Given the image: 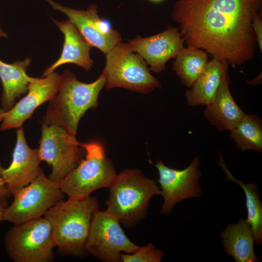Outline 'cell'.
I'll list each match as a JSON object with an SVG mask.
<instances>
[{"label": "cell", "instance_id": "obj_21", "mask_svg": "<svg viewBox=\"0 0 262 262\" xmlns=\"http://www.w3.org/2000/svg\"><path fill=\"white\" fill-rule=\"evenodd\" d=\"M206 51L190 47H184L175 58L173 68L182 84L191 87L207 66L209 60Z\"/></svg>", "mask_w": 262, "mask_h": 262}, {"label": "cell", "instance_id": "obj_25", "mask_svg": "<svg viewBox=\"0 0 262 262\" xmlns=\"http://www.w3.org/2000/svg\"><path fill=\"white\" fill-rule=\"evenodd\" d=\"M261 14H255L252 18L251 26L255 35L257 44L259 49L262 50V20Z\"/></svg>", "mask_w": 262, "mask_h": 262}, {"label": "cell", "instance_id": "obj_4", "mask_svg": "<svg viewBox=\"0 0 262 262\" xmlns=\"http://www.w3.org/2000/svg\"><path fill=\"white\" fill-rule=\"evenodd\" d=\"M109 188L107 209L126 228L142 220L151 197L161 194L156 182L137 169H125L116 174Z\"/></svg>", "mask_w": 262, "mask_h": 262}, {"label": "cell", "instance_id": "obj_20", "mask_svg": "<svg viewBox=\"0 0 262 262\" xmlns=\"http://www.w3.org/2000/svg\"><path fill=\"white\" fill-rule=\"evenodd\" d=\"M220 235L224 251L236 262L259 261L254 253L251 228L246 220L240 218L237 223L228 225Z\"/></svg>", "mask_w": 262, "mask_h": 262}, {"label": "cell", "instance_id": "obj_11", "mask_svg": "<svg viewBox=\"0 0 262 262\" xmlns=\"http://www.w3.org/2000/svg\"><path fill=\"white\" fill-rule=\"evenodd\" d=\"M159 172L158 182L164 203L161 212L168 214L180 201L201 196L199 186L201 173L198 156L195 157L188 167L178 170L165 165L160 160L155 164Z\"/></svg>", "mask_w": 262, "mask_h": 262}, {"label": "cell", "instance_id": "obj_6", "mask_svg": "<svg viewBox=\"0 0 262 262\" xmlns=\"http://www.w3.org/2000/svg\"><path fill=\"white\" fill-rule=\"evenodd\" d=\"M103 71L107 88H123L147 94L162 86L149 71L144 60L131 49L128 43L121 41L106 54Z\"/></svg>", "mask_w": 262, "mask_h": 262}, {"label": "cell", "instance_id": "obj_26", "mask_svg": "<svg viewBox=\"0 0 262 262\" xmlns=\"http://www.w3.org/2000/svg\"><path fill=\"white\" fill-rule=\"evenodd\" d=\"M11 195L8 191L6 185L0 176V201H6V199Z\"/></svg>", "mask_w": 262, "mask_h": 262}, {"label": "cell", "instance_id": "obj_23", "mask_svg": "<svg viewBox=\"0 0 262 262\" xmlns=\"http://www.w3.org/2000/svg\"><path fill=\"white\" fill-rule=\"evenodd\" d=\"M230 136L237 148L243 151H262V122L254 115L245 114L230 131Z\"/></svg>", "mask_w": 262, "mask_h": 262}, {"label": "cell", "instance_id": "obj_16", "mask_svg": "<svg viewBox=\"0 0 262 262\" xmlns=\"http://www.w3.org/2000/svg\"><path fill=\"white\" fill-rule=\"evenodd\" d=\"M52 19L63 34L64 41L60 57L46 68L43 76L52 73L59 66L67 64H74L89 71L93 67L94 64L90 55L92 47L68 19L65 21Z\"/></svg>", "mask_w": 262, "mask_h": 262}, {"label": "cell", "instance_id": "obj_1", "mask_svg": "<svg viewBox=\"0 0 262 262\" xmlns=\"http://www.w3.org/2000/svg\"><path fill=\"white\" fill-rule=\"evenodd\" d=\"M262 7V0H179L171 16L187 47L235 67L253 59L257 41L252 21Z\"/></svg>", "mask_w": 262, "mask_h": 262}, {"label": "cell", "instance_id": "obj_14", "mask_svg": "<svg viewBox=\"0 0 262 262\" xmlns=\"http://www.w3.org/2000/svg\"><path fill=\"white\" fill-rule=\"evenodd\" d=\"M128 43L132 50L139 55L155 73L163 71L166 63L175 58L184 47V41L179 28L171 26L152 36H137Z\"/></svg>", "mask_w": 262, "mask_h": 262}, {"label": "cell", "instance_id": "obj_18", "mask_svg": "<svg viewBox=\"0 0 262 262\" xmlns=\"http://www.w3.org/2000/svg\"><path fill=\"white\" fill-rule=\"evenodd\" d=\"M31 62L30 58L12 63H7L0 59V79L2 85L1 103L6 111L11 109L16 98L27 93L31 77L27 69Z\"/></svg>", "mask_w": 262, "mask_h": 262}, {"label": "cell", "instance_id": "obj_13", "mask_svg": "<svg viewBox=\"0 0 262 262\" xmlns=\"http://www.w3.org/2000/svg\"><path fill=\"white\" fill-rule=\"evenodd\" d=\"M61 82V75L53 72L41 78H31L27 94L6 111L0 130L22 127L40 105L49 101L56 94Z\"/></svg>", "mask_w": 262, "mask_h": 262}, {"label": "cell", "instance_id": "obj_24", "mask_svg": "<svg viewBox=\"0 0 262 262\" xmlns=\"http://www.w3.org/2000/svg\"><path fill=\"white\" fill-rule=\"evenodd\" d=\"M164 254L161 249H156L149 243L142 247H139L131 253L121 254V262H160Z\"/></svg>", "mask_w": 262, "mask_h": 262}, {"label": "cell", "instance_id": "obj_30", "mask_svg": "<svg viewBox=\"0 0 262 262\" xmlns=\"http://www.w3.org/2000/svg\"><path fill=\"white\" fill-rule=\"evenodd\" d=\"M149 1L154 3H159L163 2L164 0H148Z\"/></svg>", "mask_w": 262, "mask_h": 262}, {"label": "cell", "instance_id": "obj_5", "mask_svg": "<svg viewBox=\"0 0 262 262\" xmlns=\"http://www.w3.org/2000/svg\"><path fill=\"white\" fill-rule=\"evenodd\" d=\"M85 158L63 179L60 188L68 197H87L94 191L109 188L116 175L103 146L98 142L81 143Z\"/></svg>", "mask_w": 262, "mask_h": 262}, {"label": "cell", "instance_id": "obj_28", "mask_svg": "<svg viewBox=\"0 0 262 262\" xmlns=\"http://www.w3.org/2000/svg\"><path fill=\"white\" fill-rule=\"evenodd\" d=\"M6 111L2 108H0V121H1L4 116Z\"/></svg>", "mask_w": 262, "mask_h": 262}, {"label": "cell", "instance_id": "obj_2", "mask_svg": "<svg viewBox=\"0 0 262 262\" xmlns=\"http://www.w3.org/2000/svg\"><path fill=\"white\" fill-rule=\"evenodd\" d=\"M98 199L90 196L62 199L44 216L49 221L54 247L63 255L84 257L85 244L94 213L98 209Z\"/></svg>", "mask_w": 262, "mask_h": 262}, {"label": "cell", "instance_id": "obj_29", "mask_svg": "<svg viewBox=\"0 0 262 262\" xmlns=\"http://www.w3.org/2000/svg\"><path fill=\"white\" fill-rule=\"evenodd\" d=\"M7 36L8 35L0 27V37L6 38L7 37Z\"/></svg>", "mask_w": 262, "mask_h": 262}, {"label": "cell", "instance_id": "obj_3", "mask_svg": "<svg viewBox=\"0 0 262 262\" xmlns=\"http://www.w3.org/2000/svg\"><path fill=\"white\" fill-rule=\"evenodd\" d=\"M105 83L103 72L94 82L85 83L65 69L61 74L57 93L49 101L42 123L61 126L76 136L81 117L88 110L98 107V95Z\"/></svg>", "mask_w": 262, "mask_h": 262}, {"label": "cell", "instance_id": "obj_12", "mask_svg": "<svg viewBox=\"0 0 262 262\" xmlns=\"http://www.w3.org/2000/svg\"><path fill=\"white\" fill-rule=\"evenodd\" d=\"M45 0L54 10L65 14L86 41L104 54L121 42L120 33L99 17L96 5L91 4L86 10H82L64 6L53 0Z\"/></svg>", "mask_w": 262, "mask_h": 262}, {"label": "cell", "instance_id": "obj_8", "mask_svg": "<svg viewBox=\"0 0 262 262\" xmlns=\"http://www.w3.org/2000/svg\"><path fill=\"white\" fill-rule=\"evenodd\" d=\"M64 194L59 184L41 169L34 180L13 195L12 203L5 208L3 220L16 225L41 217L63 199Z\"/></svg>", "mask_w": 262, "mask_h": 262}, {"label": "cell", "instance_id": "obj_10", "mask_svg": "<svg viewBox=\"0 0 262 262\" xmlns=\"http://www.w3.org/2000/svg\"><path fill=\"white\" fill-rule=\"evenodd\" d=\"M38 148L41 161L51 166L49 178L60 184L80 161L82 147L76 136L55 124L42 123Z\"/></svg>", "mask_w": 262, "mask_h": 262}, {"label": "cell", "instance_id": "obj_17", "mask_svg": "<svg viewBox=\"0 0 262 262\" xmlns=\"http://www.w3.org/2000/svg\"><path fill=\"white\" fill-rule=\"evenodd\" d=\"M228 74L223 79L213 98L206 105L204 114L219 131L232 129L245 114L235 102L229 89Z\"/></svg>", "mask_w": 262, "mask_h": 262}, {"label": "cell", "instance_id": "obj_27", "mask_svg": "<svg viewBox=\"0 0 262 262\" xmlns=\"http://www.w3.org/2000/svg\"><path fill=\"white\" fill-rule=\"evenodd\" d=\"M6 201H0V222L3 220V215L6 208Z\"/></svg>", "mask_w": 262, "mask_h": 262}, {"label": "cell", "instance_id": "obj_15", "mask_svg": "<svg viewBox=\"0 0 262 262\" xmlns=\"http://www.w3.org/2000/svg\"><path fill=\"white\" fill-rule=\"evenodd\" d=\"M41 162L38 148L27 144L23 128L16 131V140L10 165L3 168L0 163V176L12 195L27 186L38 175Z\"/></svg>", "mask_w": 262, "mask_h": 262}, {"label": "cell", "instance_id": "obj_19", "mask_svg": "<svg viewBox=\"0 0 262 262\" xmlns=\"http://www.w3.org/2000/svg\"><path fill=\"white\" fill-rule=\"evenodd\" d=\"M228 64L213 57L194 85L187 90L185 97L188 105H207L213 98L223 78L228 74Z\"/></svg>", "mask_w": 262, "mask_h": 262}, {"label": "cell", "instance_id": "obj_22", "mask_svg": "<svg viewBox=\"0 0 262 262\" xmlns=\"http://www.w3.org/2000/svg\"><path fill=\"white\" fill-rule=\"evenodd\" d=\"M219 164L226 175V180H231L238 184L244 190L246 196V205L247 212L246 221L250 224L255 242L257 245L262 244V203L260 200L258 187L253 183L244 184L237 180L227 168L220 152Z\"/></svg>", "mask_w": 262, "mask_h": 262}, {"label": "cell", "instance_id": "obj_9", "mask_svg": "<svg viewBox=\"0 0 262 262\" xmlns=\"http://www.w3.org/2000/svg\"><path fill=\"white\" fill-rule=\"evenodd\" d=\"M126 236L117 218L108 209L94 213L85 244L87 253L106 262H121V254L139 248Z\"/></svg>", "mask_w": 262, "mask_h": 262}, {"label": "cell", "instance_id": "obj_7", "mask_svg": "<svg viewBox=\"0 0 262 262\" xmlns=\"http://www.w3.org/2000/svg\"><path fill=\"white\" fill-rule=\"evenodd\" d=\"M5 234L4 247L15 262H50L54 260L51 229L44 217L14 225Z\"/></svg>", "mask_w": 262, "mask_h": 262}]
</instances>
